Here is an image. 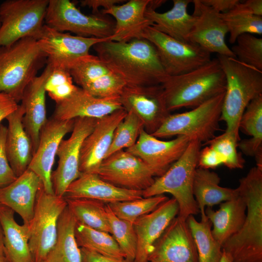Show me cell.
<instances>
[{
	"label": "cell",
	"instance_id": "obj_31",
	"mask_svg": "<svg viewBox=\"0 0 262 262\" xmlns=\"http://www.w3.org/2000/svg\"><path fill=\"white\" fill-rule=\"evenodd\" d=\"M14 213L7 207L3 206L0 208V224L8 262H33L29 245V224H18Z\"/></svg>",
	"mask_w": 262,
	"mask_h": 262
},
{
	"label": "cell",
	"instance_id": "obj_24",
	"mask_svg": "<svg viewBox=\"0 0 262 262\" xmlns=\"http://www.w3.org/2000/svg\"><path fill=\"white\" fill-rule=\"evenodd\" d=\"M65 198H87L106 204L143 197V191L116 187L101 179L97 174L82 173L67 188Z\"/></svg>",
	"mask_w": 262,
	"mask_h": 262
},
{
	"label": "cell",
	"instance_id": "obj_34",
	"mask_svg": "<svg viewBox=\"0 0 262 262\" xmlns=\"http://www.w3.org/2000/svg\"><path fill=\"white\" fill-rule=\"evenodd\" d=\"M65 199L77 223L111 234L106 204L87 198Z\"/></svg>",
	"mask_w": 262,
	"mask_h": 262
},
{
	"label": "cell",
	"instance_id": "obj_52",
	"mask_svg": "<svg viewBox=\"0 0 262 262\" xmlns=\"http://www.w3.org/2000/svg\"><path fill=\"white\" fill-rule=\"evenodd\" d=\"M241 3L246 10L253 15L262 16V0H247Z\"/></svg>",
	"mask_w": 262,
	"mask_h": 262
},
{
	"label": "cell",
	"instance_id": "obj_4",
	"mask_svg": "<svg viewBox=\"0 0 262 262\" xmlns=\"http://www.w3.org/2000/svg\"><path fill=\"white\" fill-rule=\"evenodd\" d=\"M226 80V89L220 121L226 131L239 134V122L246 108L262 95V71L239 62L236 58L217 55Z\"/></svg>",
	"mask_w": 262,
	"mask_h": 262
},
{
	"label": "cell",
	"instance_id": "obj_32",
	"mask_svg": "<svg viewBox=\"0 0 262 262\" xmlns=\"http://www.w3.org/2000/svg\"><path fill=\"white\" fill-rule=\"evenodd\" d=\"M239 130L251 138L239 142L238 147L245 155L254 157L256 166L262 168V95L247 105L240 120Z\"/></svg>",
	"mask_w": 262,
	"mask_h": 262
},
{
	"label": "cell",
	"instance_id": "obj_8",
	"mask_svg": "<svg viewBox=\"0 0 262 262\" xmlns=\"http://www.w3.org/2000/svg\"><path fill=\"white\" fill-rule=\"evenodd\" d=\"M49 0H7L0 5V47L41 34Z\"/></svg>",
	"mask_w": 262,
	"mask_h": 262
},
{
	"label": "cell",
	"instance_id": "obj_42",
	"mask_svg": "<svg viewBox=\"0 0 262 262\" xmlns=\"http://www.w3.org/2000/svg\"><path fill=\"white\" fill-rule=\"evenodd\" d=\"M239 134L225 131L222 134L215 136L204 143L215 149L222 157L224 165L232 169L242 168L245 160L237 152V147L240 141Z\"/></svg>",
	"mask_w": 262,
	"mask_h": 262
},
{
	"label": "cell",
	"instance_id": "obj_17",
	"mask_svg": "<svg viewBox=\"0 0 262 262\" xmlns=\"http://www.w3.org/2000/svg\"><path fill=\"white\" fill-rule=\"evenodd\" d=\"M148 262H198V254L186 219L179 216L170 223L153 244Z\"/></svg>",
	"mask_w": 262,
	"mask_h": 262
},
{
	"label": "cell",
	"instance_id": "obj_2",
	"mask_svg": "<svg viewBox=\"0 0 262 262\" xmlns=\"http://www.w3.org/2000/svg\"><path fill=\"white\" fill-rule=\"evenodd\" d=\"M238 193L246 205L244 224L222 246L233 262H262V168H251L239 180Z\"/></svg>",
	"mask_w": 262,
	"mask_h": 262
},
{
	"label": "cell",
	"instance_id": "obj_20",
	"mask_svg": "<svg viewBox=\"0 0 262 262\" xmlns=\"http://www.w3.org/2000/svg\"><path fill=\"white\" fill-rule=\"evenodd\" d=\"M127 114L123 108L98 119L82 146L79 167L81 173H95L105 158L117 126Z\"/></svg>",
	"mask_w": 262,
	"mask_h": 262
},
{
	"label": "cell",
	"instance_id": "obj_40",
	"mask_svg": "<svg viewBox=\"0 0 262 262\" xmlns=\"http://www.w3.org/2000/svg\"><path fill=\"white\" fill-rule=\"evenodd\" d=\"M143 128L141 119L132 112H127L114 131L112 143L105 158L116 151L133 146Z\"/></svg>",
	"mask_w": 262,
	"mask_h": 262
},
{
	"label": "cell",
	"instance_id": "obj_18",
	"mask_svg": "<svg viewBox=\"0 0 262 262\" xmlns=\"http://www.w3.org/2000/svg\"><path fill=\"white\" fill-rule=\"evenodd\" d=\"M191 141L183 135L162 141L147 132L143 128L135 144L125 150L141 159L155 176L159 177L180 157Z\"/></svg>",
	"mask_w": 262,
	"mask_h": 262
},
{
	"label": "cell",
	"instance_id": "obj_39",
	"mask_svg": "<svg viewBox=\"0 0 262 262\" xmlns=\"http://www.w3.org/2000/svg\"><path fill=\"white\" fill-rule=\"evenodd\" d=\"M106 212L111 234L128 262H134L137 248V238L133 223L117 217L106 204Z\"/></svg>",
	"mask_w": 262,
	"mask_h": 262
},
{
	"label": "cell",
	"instance_id": "obj_23",
	"mask_svg": "<svg viewBox=\"0 0 262 262\" xmlns=\"http://www.w3.org/2000/svg\"><path fill=\"white\" fill-rule=\"evenodd\" d=\"M50 71L51 67L47 65L41 75L26 87L21 100L24 109L23 125L31 140L33 154L38 145L40 131L48 120L45 84Z\"/></svg>",
	"mask_w": 262,
	"mask_h": 262
},
{
	"label": "cell",
	"instance_id": "obj_48",
	"mask_svg": "<svg viewBox=\"0 0 262 262\" xmlns=\"http://www.w3.org/2000/svg\"><path fill=\"white\" fill-rule=\"evenodd\" d=\"M19 104L10 96L0 92V124L2 120L14 112Z\"/></svg>",
	"mask_w": 262,
	"mask_h": 262
},
{
	"label": "cell",
	"instance_id": "obj_41",
	"mask_svg": "<svg viewBox=\"0 0 262 262\" xmlns=\"http://www.w3.org/2000/svg\"><path fill=\"white\" fill-rule=\"evenodd\" d=\"M230 49L239 62L262 71V38L254 34L240 35Z\"/></svg>",
	"mask_w": 262,
	"mask_h": 262
},
{
	"label": "cell",
	"instance_id": "obj_49",
	"mask_svg": "<svg viewBox=\"0 0 262 262\" xmlns=\"http://www.w3.org/2000/svg\"><path fill=\"white\" fill-rule=\"evenodd\" d=\"M80 249L82 262H128L125 259L112 258L86 248H80Z\"/></svg>",
	"mask_w": 262,
	"mask_h": 262
},
{
	"label": "cell",
	"instance_id": "obj_26",
	"mask_svg": "<svg viewBox=\"0 0 262 262\" xmlns=\"http://www.w3.org/2000/svg\"><path fill=\"white\" fill-rule=\"evenodd\" d=\"M41 184L38 177L27 169L13 182L0 188V204L16 213L23 224L28 225L33 216L37 194Z\"/></svg>",
	"mask_w": 262,
	"mask_h": 262
},
{
	"label": "cell",
	"instance_id": "obj_38",
	"mask_svg": "<svg viewBox=\"0 0 262 262\" xmlns=\"http://www.w3.org/2000/svg\"><path fill=\"white\" fill-rule=\"evenodd\" d=\"M168 199L166 196L161 195L107 205L117 217L133 223L138 218L151 212Z\"/></svg>",
	"mask_w": 262,
	"mask_h": 262
},
{
	"label": "cell",
	"instance_id": "obj_55",
	"mask_svg": "<svg viewBox=\"0 0 262 262\" xmlns=\"http://www.w3.org/2000/svg\"><path fill=\"white\" fill-rule=\"evenodd\" d=\"M2 206H3L1 205L0 204V208Z\"/></svg>",
	"mask_w": 262,
	"mask_h": 262
},
{
	"label": "cell",
	"instance_id": "obj_56",
	"mask_svg": "<svg viewBox=\"0 0 262 262\" xmlns=\"http://www.w3.org/2000/svg\"><path fill=\"white\" fill-rule=\"evenodd\" d=\"M46 262V261H45V262Z\"/></svg>",
	"mask_w": 262,
	"mask_h": 262
},
{
	"label": "cell",
	"instance_id": "obj_13",
	"mask_svg": "<svg viewBox=\"0 0 262 262\" xmlns=\"http://www.w3.org/2000/svg\"><path fill=\"white\" fill-rule=\"evenodd\" d=\"M111 40L106 38L84 37L55 30L45 24L37 39L51 68L69 69L78 61L90 55L96 44Z\"/></svg>",
	"mask_w": 262,
	"mask_h": 262
},
{
	"label": "cell",
	"instance_id": "obj_46",
	"mask_svg": "<svg viewBox=\"0 0 262 262\" xmlns=\"http://www.w3.org/2000/svg\"><path fill=\"white\" fill-rule=\"evenodd\" d=\"M7 127L0 124V188L16 180L17 176L9 162L5 147Z\"/></svg>",
	"mask_w": 262,
	"mask_h": 262
},
{
	"label": "cell",
	"instance_id": "obj_47",
	"mask_svg": "<svg viewBox=\"0 0 262 262\" xmlns=\"http://www.w3.org/2000/svg\"><path fill=\"white\" fill-rule=\"evenodd\" d=\"M224 164V161L220 154L213 148L207 145L200 150L197 167L204 169H214Z\"/></svg>",
	"mask_w": 262,
	"mask_h": 262
},
{
	"label": "cell",
	"instance_id": "obj_19",
	"mask_svg": "<svg viewBox=\"0 0 262 262\" xmlns=\"http://www.w3.org/2000/svg\"><path fill=\"white\" fill-rule=\"evenodd\" d=\"M196 20L189 37L190 42L211 53L235 58L226 43L227 27L221 14L201 0H192Z\"/></svg>",
	"mask_w": 262,
	"mask_h": 262
},
{
	"label": "cell",
	"instance_id": "obj_15",
	"mask_svg": "<svg viewBox=\"0 0 262 262\" xmlns=\"http://www.w3.org/2000/svg\"><path fill=\"white\" fill-rule=\"evenodd\" d=\"M119 99L127 112H132L141 119L144 130L150 134L156 131L170 115L161 84L126 85Z\"/></svg>",
	"mask_w": 262,
	"mask_h": 262
},
{
	"label": "cell",
	"instance_id": "obj_29",
	"mask_svg": "<svg viewBox=\"0 0 262 262\" xmlns=\"http://www.w3.org/2000/svg\"><path fill=\"white\" fill-rule=\"evenodd\" d=\"M205 213L213 226L212 232L214 238L222 246L242 228L246 215V205L238 193L235 197L221 203L218 210L207 207Z\"/></svg>",
	"mask_w": 262,
	"mask_h": 262
},
{
	"label": "cell",
	"instance_id": "obj_50",
	"mask_svg": "<svg viewBox=\"0 0 262 262\" xmlns=\"http://www.w3.org/2000/svg\"><path fill=\"white\" fill-rule=\"evenodd\" d=\"M220 14L226 13L233 9L240 1L239 0H201Z\"/></svg>",
	"mask_w": 262,
	"mask_h": 262
},
{
	"label": "cell",
	"instance_id": "obj_37",
	"mask_svg": "<svg viewBox=\"0 0 262 262\" xmlns=\"http://www.w3.org/2000/svg\"><path fill=\"white\" fill-rule=\"evenodd\" d=\"M241 2L229 11L221 14L229 33V42L231 44H234L237 38L244 33L262 34V16L252 14Z\"/></svg>",
	"mask_w": 262,
	"mask_h": 262
},
{
	"label": "cell",
	"instance_id": "obj_57",
	"mask_svg": "<svg viewBox=\"0 0 262 262\" xmlns=\"http://www.w3.org/2000/svg\"></svg>",
	"mask_w": 262,
	"mask_h": 262
},
{
	"label": "cell",
	"instance_id": "obj_33",
	"mask_svg": "<svg viewBox=\"0 0 262 262\" xmlns=\"http://www.w3.org/2000/svg\"><path fill=\"white\" fill-rule=\"evenodd\" d=\"M77 223L66 207L58 219L56 240L46 262H82L80 247L75 234Z\"/></svg>",
	"mask_w": 262,
	"mask_h": 262
},
{
	"label": "cell",
	"instance_id": "obj_7",
	"mask_svg": "<svg viewBox=\"0 0 262 262\" xmlns=\"http://www.w3.org/2000/svg\"><path fill=\"white\" fill-rule=\"evenodd\" d=\"M225 92L192 110L170 114L151 135L156 138L183 135L201 143L209 141L219 129Z\"/></svg>",
	"mask_w": 262,
	"mask_h": 262
},
{
	"label": "cell",
	"instance_id": "obj_21",
	"mask_svg": "<svg viewBox=\"0 0 262 262\" xmlns=\"http://www.w3.org/2000/svg\"><path fill=\"white\" fill-rule=\"evenodd\" d=\"M179 212L178 203L172 198L134 222L133 225L137 238L134 262H148V255L153 244Z\"/></svg>",
	"mask_w": 262,
	"mask_h": 262
},
{
	"label": "cell",
	"instance_id": "obj_1",
	"mask_svg": "<svg viewBox=\"0 0 262 262\" xmlns=\"http://www.w3.org/2000/svg\"><path fill=\"white\" fill-rule=\"evenodd\" d=\"M97 56L127 86L161 84L167 76L154 45L144 38L95 44Z\"/></svg>",
	"mask_w": 262,
	"mask_h": 262
},
{
	"label": "cell",
	"instance_id": "obj_44",
	"mask_svg": "<svg viewBox=\"0 0 262 262\" xmlns=\"http://www.w3.org/2000/svg\"><path fill=\"white\" fill-rule=\"evenodd\" d=\"M69 72L62 68H51L45 84V89L56 104L70 97L78 87Z\"/></svg>",
	"mask_w": 262,
	"mask_h": 262
},
{
	"label": "cell",
	"instance_id": "obj_16",
	"mask_svg": "<svg viewBox=\"0 0 262 262\" xmlns=\"http://www.w3.org/2000/svg\"><path fill=\"white\" fill-rule=\"evenodd\" d=\"M74 123V119L61 120L51 117L40 131L37 149L27 169L38 177L49 194H54L51 175L59 145L66 134L72 131Z\"/></svg>",
	"mask_w": 262,
	"mask_h": 262
},
{
	"label": "cell",
	"instance_id": "obj_54",
	"mask_svg": "<svg viewBox=\"0 0 262 262\" xmlns=\"http://www.w3.org/2000/svg\"><path fill=\"white\" fill-rule=\"evenodd\" d=\"M223 253L219 262H233L230 255L222 249Z\"/></svg>",
	"mask_w": 262,
	"mask_h": 262
},
{
	"label": "cell",
	"instance_id": "obj_5",
	"mask_svg": "<svg viewBox=\"0 0 262 262\" xmlns=\"http://www.w3.org/2000/svg\"><path fill=\"white\" fill-rule=\"evenodd\" d=\"M46 64V56L35 38L0 47V92L18 103L26 87Z\"/></svg>",
	"mask_w": 262,
	"mask_h": 262
},
{
	"label": "cell",
	"instance_id": "obj_35",
	"mask_svg": "<svg viewBox=\"0 0 262 262\" xmlns=\"http://www.w3.org/2000/svg\"><path fill=\"white\" fill-rule=\"evenodd\" d=\"M75 234L80 248H86L114 259L125 258L117 242L109 233L77 223Z\"/></svg>",
	"mask_w": 262,
	"mask_h": 262
},
{
	"label": "cell",
	"instance_id": "obj_9",
	"mask_svg": "<svg viewBox=\"0 0 262 262\" xmlns=\"http://www.w3.org/2000/svg\"><path fill=\"white\" fill-rule=\"evenodd\" d=\"M66 207L64 197L47 193L41 184L29 224V245L33 262L46 261L56 240L58 219Z\"/></svg>",
	"mask_w": 262,
	"mask_h": 262
},
{
	"label": "cell",
	"instance_id": "obj_3",
	"mask_svg": "<svg viewBox=\"0 0 262 262\" xmlns=\"http://www.w3.org/2000/svg\"><path fill=\"white\" fill-rule=\"evenodd\" d=\"M161 85L169 112L195 108L225 92L226 80L216 58L194 70L176 76L167 75Z\"/></svg>",
	"mask_w": 262,
	"mask_h": 262
},
{
	"label": "cell",
	"instance_id": "obj_53",
	"mask_svg": "<svg viewBox=\"0 0 262 262\" xmlns=\"http://www.w3.org/2000/svg\"><path fill=\"white\" fill-rule=\"evenodd\" d=\"M0 262H8L4 243V237L2 228L0 224Z\"/></svg>",
	"mask_w": 262,
	"mask_h": 262
},
{
	"label": "cell",
	"instance_id": "obj_27",
	"mask_svg": "<svg viewBox=\"0 0 262 262\" xmlns=\"http://www.w3.org/2000/svg\"><path fill=\"white\" fill-rule=\"evenodd\" d=\"M23 106L8 115L6 139V151L10 164L17 177L26 171L32 160L33 151L31 140L23 125Z\"/></svg>",
	"mask_w": 262,
	"mask_h": 262
},
{
	"label": "cell",
	"instance_id": "obj_30",
	"mask_svg": "<svg viewBox=\"0 0 262 262\" xmlns=\"http://www.w3.org/2000/svg\"><path fill=\"white\" fill-rule=\"evenodd\" d=\"M218 175L209 169L197 167L193 184V193L201 213V220L207 218L205 211L207 207L221 204L238 195L237 189L219 185Z\"/></svg>",
	"mask_w": 262,
	"mask_h": 262
},
{
	"label": "cell",
	"instance_id": "obj_43",
	"mask_svg": "<svg viewBox=\"0 0 262 262\" xmlns=\"http://www.w3.org/2000/svg\"><path fill=\"white\" fill-rule=\"evenodd\" d=\"M68 71L73 81L81 87L112 72L97 56L91 54L78 61Z\"/></svg>",
	"mask_w": 262,
	"mask_h": 262
},
{
	"label": "cell",
	"instance_id": "obj_12",
	"mask_svg": "<svg viewBox=\"0 0 262 262\" xmlns=\"http://www.w3.org/2000/svg\"><path fill=\"white\" fill-rule=\"evenodd\" d=\"M98 119L77 117L70 137L63 139L57 152L58 165L52 172L51 181L54 194L64 197L68 186L81 175L80 171L81 150L85 138L92 131Z\"/></svg>",
	"mask_w": 262,
	"mask_h": 262
},
{
	"label": "cell",
	"instance_id": "obj_14",
	"mask_svg": "<svg viewBox=\"0 0 262 262\" xmlns=\"http://www.w3.org/2000/svg\"><path fill=\"white\" fill-rule=\"evenodd\" d=\"M95 173L116 187L136 191L149 187L155 176L141 159L124 149L105 158Z\"/></svg>",
	"mask_w": 262,
	"mask_h": 262
},
{
	"label": "cell",
	"instance_id": "obj_22",
	"mask_svg": "<svg viewBox=\"0 0 262 262\" xmlns=\"http://www.w3.org/2000/svg\"><path fill=\"white\" fill-rule=\"evenodd\" d=\"M121 108L119 97L98 98L78 87L70 97L56 103L52 117L61 120L77 117L99 119Z\"/></svg>",
	"mask_w": 262,
	"mask_h": 262
},
{
	"label": "cell",
	"instance_id": "obj_36",
	"mask_svg": "<svg viewBox=\"0 0 262 262\" xmlns=\"http://www.w3.org/2000/svg\"><path fill=\"white\" fill-rule=\"evenodd\" d=\"M196 246L198 262H219L222 246L214 238L208 218L198 221L191 215L186 219Z\"/></svg>",
	"mask_w": 262,
	"mask_h": 262
},
{
	"label": "cell",
	"instance_id": "obj_10",
	"mask_svg": "<svg viewBox=\"0 0 262 262\" xmlns=\"http://www.w3.org/2000/svg\"><path fill=\"white\" fill-rule=\"evenodd\" d=\"M45 23L59 32L97 38L110 37L115 27L109 18L101 15H85L69 0H49Z\"/></svg>",
	"mask_w": 262,
	"mask_h": 262
},
{
	"label": "cell",
	"instance_id": "obj_28",
	"mask_svg": "<svg viewBox=\"0 0 262 262\" xmlns=\"http://www.w3.org/2000/svg\"><path fill=\"white\" fill-rule=\"evenodd\" d=\"M190 0H173V6L164 13L147 7L146 16L158 31L183 42H190L189 37L195 24L196 16L190 15L187 8Z\"/></svg>",
	"mask_w": 262,
	"mask_h": 262
},
{
	"label": "cell",
	"instance_id": "obj_45",
	"mask_svg": "<svg viewBox=\"0 0 262 262\" xmlns=\"http://www.w3.org/2000/svg\"><path fill=\"white\" fill-rule=\"evenodd\" d=\"M126 86L124 80L112 72L81 88L95 97L107 98L119 97Z\"/></svg>",
	"mask_w": 262,
	"mask_h": 262
},
{
	"label": "cell",
	"instance_id": "obj_51",
	"mask_svg": "<svg viewBox=\"0 0 262 262\" xmlns=\"http://www.w3.org/2000/svg\"><path fill=\"white\" fill-rule=\"evenodd\" d=\"M126 1L123 0H82L80 1L81 6L88 7L95 13L98 12V8L103 7L108 9L118 3Z\"/></svg>",
	"mask_w": 262,
	"mask_h": 262
},
{
	"label": "cell",
	"instance_id": "obj_25",
	"mask_svg": "<svg viewBox=\"0 0 262 262\" xmlns=\"http://www.w3.org/2000/svg\"><path fill=\"white\" fill-rule=\"evenodd\" d=\"M150 0H130L122 5L104 9L103 15H110L115 19L111 40L128 42L142 38L144 30L153 23L145 15Z\"/></svg>",
	"mask_w": 262,
	"mask_h": 262
},
{
	"label": "cell",
	"instance_id": "obj_6",
	"mask_svg": "<svg viewBox=\"0 0 262 262\" xmlns=\"http://www.w3.org/2000/svg\"><path fill=\"white\" fill-rule=\"evenodd\" d=\"M201 145L197 140H191L180 157L143 191V197L172 195L179 206L178 216L184 219L200 213L193 195V184Z\"/></svg>",
	"mask_w": 262,
	"mask_h": 262
},
{
	"label": "cell",
	"instance_id": "obj_11",
	"mask_svg": "<svg viewBox=\"0 0 262 262\" xmlns=\"http://www.w3.org/2000/svg\"><path fill=\"white\" fill-rule=\"evenodd\" d=\"M142 38L155 47L164 69L169 76L187 73L212 60L211 53L198 45L178 41L151 26L144 30Z\"/></svg>",
	"mask_w": 262,
	"mask_h": 262
}]
</instances>
